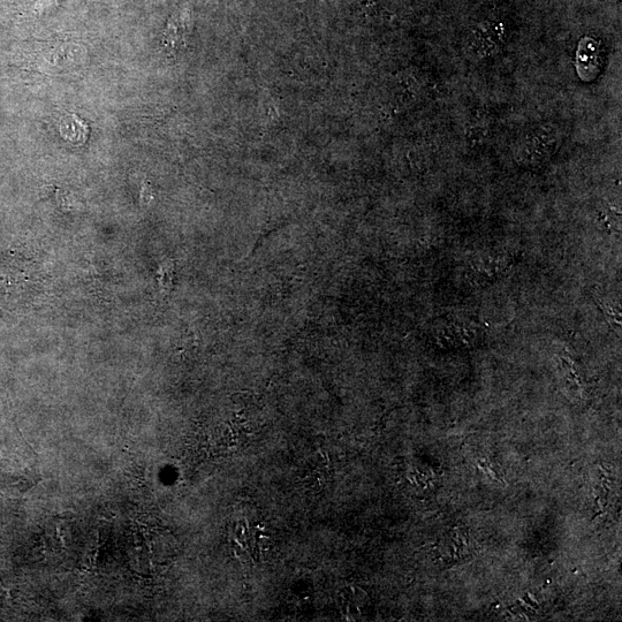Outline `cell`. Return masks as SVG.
<instances>
[{
  "instance_id": "obj_1",
  "label": "cell",
  "mask_w": 622,
  "mask_h": 622,
  "mask_svg": "<svg viewBox=\"0 0 622 622\" xmlns=\"http://www.w3.org/2000/svg\"><path fill=\"white\" fill-rule=\"evenodd\" d=\"M506 39V26L503 22L487 20L477 25L469 37L472 47L481 50L484 55H489L493 50L502 47Z\"/></svg>"
}]
</instances>
